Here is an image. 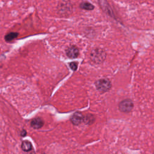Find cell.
I'll list each match as a JSON object with an SVG mask.
<instances>
[{"label": "cell", "mask_w": 154, "mask_h": 154, "mask_svg": "<svg viewBox=\"0 0 154 154\" xmlns=\"http://www.w3.org/2000/svg\"><path fill=\"white\" fill-rule=\"evenodd\" d=\"M79 7L81 9L85 10H93L94 8V6L88 1H83L79 4Z\"/></svg>", "instance_id": "cell-8"}, {"label": "cell", "mask_w": 154, "mask_h": 154, "mask_svg": "<svg viewBox=\"0 0 154 154\" xmlns=\"http://www.w3.org/2000/svg\"><path fill=\"white\" fill-rule=\"evenodd\" d=\"M66 55L70 58H75L79 55V49L75 46L69 47L66 51Z\"/></svg>", "instance_id": "cell-4"}, {"label": "cell", "mask_w": 154, "mask_h": 154, "mask_svg": "<svg viewBox=\"0 0 154 154\" xmlns=\"http://www.w3.org/2000/svg\"><path fill=\"white\" fill-rule=\"evenodd\" d=\"M134 108V103L131 99H126L119 103V108L123 112H129Z\"/></svg>", "instance_id": "cell-3"}, {"label": "cell", "mask_w": 154, "mask_h": 154, "mask_svg": "<svg viewBox=\"0 0 154 154\" xmlns=\"http://www.w3.org/2000/svg\"><path fill=\"white\" fill-rule=\"evenodd\" d=\"M83 121L85 123L90 125L94 122V117L91 114H87V115H86V116L83 117Z\"/></svg>", "instance_id": "cell-10"}, {"label": "cell", "mask_w": 154, "mask_h": 154, "mask_svg": "<svg viewBox=\"0 0 154 154\" xmlns=\"http://www.w3.org/2000/svg\"><path fill=\"white\" fill-rule=\"evenodd\" d=\"M69 66L71 68L72 70H76L77 69L78 67V63L76 62H71L69 64Z\"/></svg>", "instance_id": "cell-12"}, {"label": "cell", "mask_w": 154, "mask_h": 154, "mask_svg": "<svg viewBox=\"0 0 154 154\" xmlns=\"http://www.w3.org/2000/svg\"><path fill=\"white\" fill-rule=\"evenodd\" d=\"M83 115L80 112H75L70 118L71 122L74 125H79L83 121Z\"/></svg>", "instance_id": "cell-5"}, {"label": "cell", "mask_w": 154, "mask_h": 154, "mask_svg": "<svg viewBox=\"0 0 154 154\" xmlns=\"http://www.w3.org/2000/svg\"><path fill=\"white\" fill-rule=\"evenodd\" d=\"M18 36V33L17 32H10L7 34L5 36V40L7 42H10L14 38H16Z\"/></svg>", "instance_id": "cell-11"}, {"label": "cell", "mask_w": 154, "mask_h": 154, "mask_svg": "<svg viewBox=\"0 0 154 154\" xmlns=\"http://www.w3.org/2000/svg\"><path fill=\"white\" fill-rule=\"evenodd\" d=\"M91 60L96 63H100L104 61L106 57V54L102 49L96 48L92 51L90 54Z\"/></svg>", "instance_id": "cell-1"}, {"label": "cell", "mask_w": 154, "mask_h": 154, "mask_svg": "<svg viewBox=\"0 0 154 154\" xmlns=\"http://www.w3.org/2000/svg\"><path fill=\"white\" fill-rule=\"evenodd\" d=\"M26 131H25V130H23L22 131V132H21V135L22 136H25V135H26Z\"/></svg>", "instance_id": "cell-13"}, {"label": "cell", "mask_w": 154, "mask_h": 154, "mask_svg": "<svg viewBox=\"0 0 154 154\" xmlns=\"http://www.w3.org/2000/svg\"><path fill=\"white\" fill-rule=\"evenodd\" d=\"M99 4L103 9V10L105 11V13H106L111 16H113V13L111 8L110 7L109 4L106 0H99Z\"/></svg>", "instance_id": "cell-6"}, {"label": "cell", "mask_w": 154, "mask_h": 154, "mask_svg": "<svg viewBox=\"0 0 154 154\" xmlns=\"http://www.w3.org/2000/svg\"><path fill=\"white\" fill-rule=\"evenodd\" d=\"M95 85H96V88L102 93H104L109 91L111 87V84L110 81L105 78L97 80L96 82Z\"/></svg>", "instance_id": "cell-2"}, {"label": "cell", "mask_w": 154, "mask_h": 154, "mask_svg": "<svg viewBox=\"0 0 154 154\" xmlns=\"http://www.w3.org/2000/svg\"><path fill=\"white\" fill-rule=\"evenodd\" d=\"M21 149L24 152H29L32 149V144L29 141H23L21 144Z\"/></svg>", "instance_id": "cell-9"}, {"label": "cell", "mask_w": 154, "mask_h": 154, "mask_svg": "<svg viewBox=\"0 0 154 154\" xmlns=\"http://www.w3.org/2000/svg\"><path fill=\"white\" fill-rule=\"evenodd\" d=\"M43 125V121L40 117H37L34 119L31 122V126L34 129H40Z\"/></svg>", "instance_id": "cell-7"}]
</instances>
